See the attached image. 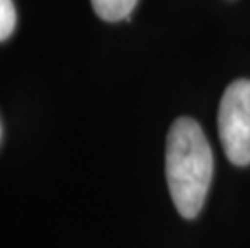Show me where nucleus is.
<instances>
[{
    "instance_id": "obj_1",
    "label": "nucleus",
    "mask_w": 250,
    "mask_h": 248,
    "mask_svg": "<svg viewBox=\"0 0 250 248\" xmlns=\"http://www.w3.org/2000/svg\"><path fill=\"white\" fill-rule=\"evenodd\" d=\"M167 181L178 213L194 219L204 208L213 177V153L192 118H178L167 139Z\"/></svg>"
},
{
    "instance_id": "obj_4",
    "label": "nucleus",
    "mask_w": 250,
    "mask_h": 248,
    "mask_svg": "<svg viewBox=\"0 0 250 248\" xmlns=\"http://www.w3.org/2000/svg\"><path fill=\"white\" fill-rule=\"evenodd\" d=\"M17 26V10L12 0H0V40L12 36Z\"/></svg>"
},
{
    "instance_id": "obj_3",
    "label": "nucleus",
    "mask_w": 250,
    "mask_h": 248,
    "mask_svg": "<svg viewBox=\"0 0 250 248\" xmlns=\"http://www.w3.org/2000/svg\"><path fill=\"white\" fill-rule=\"evenodd\" d=\"M90 2H92L94 12L100 18L115 23V21L129 18L137 0H90Z\"/></svg>"
},
{
    "instance_id": "obj_5",
    "label": "nucleus",
    "mask_w": 250,
    "mask_h": 248,
    "mask_svg": "<svg viewBox=\"0 0 250 248\" xmlns=\"http://www.w3.org/2000/svg\"><path fill=\"white\" fill-rule=\"evenodd\" d=\"M0 139H2V124H0Z\"/></svg>"
},
{
    "instance_id": "obj_2",
    "label": "nucleus",
    "mask_w": 250,
    "mask_h": 248,
    "mask_svg": "<svg viewBox=\"0 0 250 248\" xmlns=\"http://www.w3.org/2000/svg\"><path fill=\"white\" fill-rule=\"evenodd\" d=\"M218 133L228 160L236 166L250 165V81L228 86L218 112Z\"/></svg>"
}]
</instances>
